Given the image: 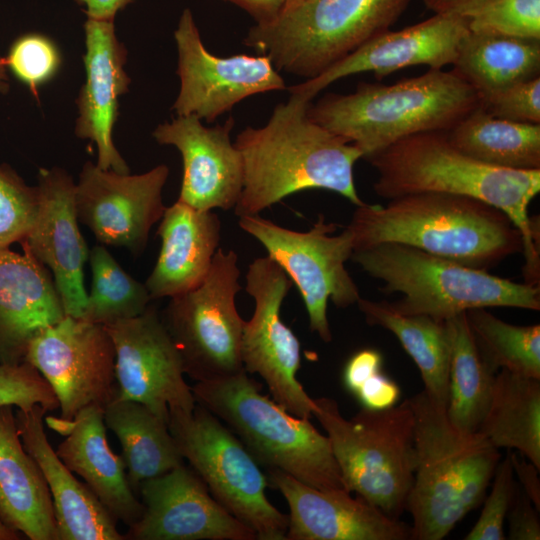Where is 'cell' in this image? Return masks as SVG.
<instances>
[{"label":"cell","mask_w":540,"mask_h":540,"mask_svg":"<svg viewBox=\"0 0 540 540\" xmlns=\"http://www.w3.org/2000/svg\"><path fill=\"white\" fill-rule=\"evenodd\" d=\"M508 453L514 474L517 476L523 492L540 512V469L520 453L511 451Z\"/></svg>","instance_id":"46"},{"label":"cell","mask_w":540,"mask_h":540,"mask_svg":"<svg viewBox=\"0 0 540 540\" xmlns=\"http://www.w3.org/2000/svg\"><path fill=\"white\" fill-rule=\"evenodd\" d=\"M0 520L30 540H58L51 494L24 448L13 406H0Z\"/></svg>","instance_id":"28"},{"label":"cell","mask_w":540,"mask_h":540,"mask_svg":"<svg viewBox=\"0 0 540 540\" xmlns=\"http://www.w3.org/2000/svg\"><path fill=\"white\" fill-rule=\"evenodd\" d=\"M45 421L65 437L55 452L66 467L84 480L116 521L128 527L137 521L143 505L133 493L122 457L107 441L104 409L89 406L71 420L47 417Z\"/></svg>","instance_id":"24"},{"label":"cell","mask_w":540,"mask_h":540,"mask_svg":"<svg viewBox=\"0 0 540 540\" xmlns=\"http://www.w3.org/2000/svg\"><path fill=\"white\" fill-rule=\"evenodd\" d=\"M479 432L540 469V379L499 370Z\"/></svg>","instance_id":"32"},{"label":"cell","mask_w":540,"mask_h":540,"mask_svg":"<svg viewBox=\"0 0 540 540\" xmlns=\"http://www.w3.org/2000/svg\"><path fill=\"white\" fill-rule=\"evenodd\" d=\"M434 13H462L481 0H421Z\"/></svg>","instance_id":"49"},{"label":"cell","mask_w":540,"mask_h":540,"mask_svg":"<svg viewBox=\"0 0 540 540\" xmlns=\"http://www.w3.org/2000/svg\"><path fill=\"white\" fill-rule=\"evenodd\" d=\"M476 347L488 368L540 379V325L507 323L487 308L465 312Z\"/></svg>","instance_id":"35"},{"label":"cell","mask_w":540,"mask_h":540,"mask_svg":"<svg viewBox=\"0 0 540 540\" xmlns=\"http://www.w3.org/2000/svg\"><path fill=\"white\" fill-rule=\"evenodd\" d=\"M353 395L362 408L384 410L397 404L401 391L399 385L381 370L367 377Z\"/></svg>","instance_id":"44"},{"label":"cell","mask_w":540,"mask_h":540,"mask_svg":"<svg viewBox=\"0 0 540 540\" xmlns=\"http://www.w3.org/2000/svg\"><path fill=\"white\" fill-rule=\"evenodd\" d=\"M84 32L85 81L76 100L75 134L96 144L100 169L128 174L129 167L112 139L118 99L131 82L124 68L127 50L116 36L114 21L87 18Z\"/></svg>","instance_id":"23"},{"label":"cell","mask_w":540,"mask_h":540,"mask_svg":"<svg viewBox=\"0 0 540 540\" xmlns=\"http://www.w3.org/2000/svg\"><path fill=\"white\" fill-rule=\"evenodd\" d=\"M65 316L46 267L26 250L0 249V364L24 361L30 340Z\"/></svg>","instance_id":"26"},{"label":"cell","mask_w":540,"mask_h":540,"mask_svg":"<svg viewBox=\"0 0 540 540\" xmlns=\"http://www.w3.org/2000/svg\"><path fill=\"white\" fill-rule=\"evenodd\" d=\"M36 187V215L20 244L52 271L65 314L81 318L87 300L84 265L89 253L78 227L75 183L61 168H40Z\"/></svg>","instance_id":"19"},{"label":"cell","mask_w":540,"mask_h":540,"mask_svg":"<svg viewBox=\"0 0 540 540\" xmlns=\"http://www.w3.org/2000/svg\"><path fill=\"white\" fill-rule=\"evenodd\" d=\"M191 390L196 403L223 422L258 463L317 489L348 491L327 435L262 394L247 372L195 382Z\"/></svg>","instance_id":"6"},{"label":"cell","mask_w":540,"mask_h":540,"mask_svg":"<svg viewBox=\"0 0 540 540\" xmlns=\"http://www.w3.org/2000/svg\"><path fill=\"white\" fill-rule=\"evenodd\" d=\"M239 227L257 239L298 288L312 332L326 343L332 340L327 317L328 301L346 308L360 299L357 285L345 267L353 253L346 227L337 235L335 223L322 214L306 232L291 230L258 215L241 216Z\"/></svg>","instance_id":"12"},{"label":"cell","mask_w":540,"mask_h":540,"mask_svg":"<svg viewBox=\"0 0 540 540\" xmlns=\"http://www.w3.org/2000/svg\"><path fill=\"white\" fill-rule=\"evenodd\" d=\"M9 90V79L7 75V65L5 58L0 56V93H6Z\"/></svg>","instance_id":"50"},{"label":"cell","mask_w":540,"mask_h":540,"mask_svg":"<svg viewBox=\"0 0 540 540\" xmlns=\"http://www.w3.org/2000/svg\"><path fill=\"white\" fill-rule=\"evenodd\" d=\"M493 484L481 514L465 540H505L504 522L512 503L516 485L509 453L499 461Z\"/></svg>","instance_id":"41"},{"label":"cell","mask_w":540,"mask_h":540,"mask_svg":"<svg viewBox=\"0 0 540 540\" xmlns=\"http://www.w3.org/2000/svg\"><path fill=\"white\" fill-rule=\"evenodd\" d=\"M134 0H75L89 19L114 21L115 15Z\"/></svg>","instance_id":"48"},{"label":"cell","mask_w":540,"mask_h":540,"mask_svg":"<svg viewBox=\"0 0 540 540\" xmlns=\"http://www.w3.org/2000/svg\"><path fill=\"white\" fill-rule=\"evenodd\" d=\"M104 421L121 444V457L133 489L184 464L168 420L146 405L115 397L104 409Z\"/></svg>","instance_id":"30"},{"label":"cell","mask_w":540,"mask_h":540,"mask_svg":"<svg viewBox=\"0 0 540 540\" xmlns=\"http://www.w3.org/2000/svg\"><path fill=\"white\" fill-rule=\"evenodd\" d=\"M143 511L128 528L132 540H253L256 534L209 492L184 464L139 485Z\"/></svg>","instance_id":"18"},{"label":"cell","mask_w":540,"mask_h":540,"mask_svg":"<svg viewBox=\"0 0 540 540\" xmlns=\"http://www.w3.org/2000/svg\"><path fill=\"white\" fill-rule=\"evenodd\" d=\"M157 234L161 249L145 283L152 300L172 298L198 287L208 275L219 248L218 215L177 200L165 208Z\"/></svg>","instance_id":"27"},{"label":"cell","mask_w":540,"mask_h":540,"mask_svg":"<svg viewBox=\"0 0 540 540\" xmlns=\"http://www.w3.org/2000/svg\"><path fill=\"white\" fill-rule=\"evenodd\" d=\"M105 327L115 349L117 398L140 402L167 420L169 412L194 409L180 354L154 306Z\"/></svg>","instance_id":"16"},{"label":"cell","mask_w":540,"mask_h":540,"mask_svg":"<svg viewBox=\"0 0 540 540\" xmlns=\"http://www.w3.org/2000/svg\"><path fill=\"white\" fill-rule=\"evenodd\" d=\"M479 105L475 90L452 71L429 69L391 85L360 82L352 93L326 94L308 115L367 159L410 135L449 131Z\"/></svg>","instance_id":"4"},{"label":"cell","mask_w":540,"mask_h":540,"mask_svg":"<svg viewBox=\"0 0 540 540\" xmlns=\"http://www.w3.org/2000/svg\"><path fill=\"white\" fill-rule=\"evenodd\" d=\"M480 106L497 118L540 124V76L509 87Z\"/></svg>","instance_id":"42"},{"label":"cell","mask_w":540,"mask_h":540,"mask_svg":"<svg viewBox=\"0 0 540 540\" xmlns=\"http://www.w3.org/2000/svg\"><path fill=\"white\" fill-rule=\"evenodd\" d=\"M6 60L7 67L32 93L54 76L60 65L55 44L46 36L26 34L12 44Z\"/></svg>","instance_id":"39"},{"label":"cell","mask_w":540,"mask_h":540,"mask_svg":"<svg viewBox=\"0 0 540 540\" xmlns=\"http://www.w3.org/2000/svg\"><path fill=\"white\" fill-rule=\"evenodd\" d=\"M451 343L448 402L450 423L465 433L479 431L487 412L496 373L483 361L465 312L446 321Z\"/></svg>","instance_id":"34"},{"label":"cell","mask_w":540,"mask_h":540,"mask_svg":"<svg viewBox=\"0 0 540 540\" xmlns=\"http://www.w3.org/2000/svg\"><path fill=\"white\" fill-rule=\"evenodd\" d=\"M350 259L380 280L382 291L403 295L389 303L402 314H423L445 322L473 308L540 310L539 286L517 283L409 245L380 243L354 250Z\"/></svg>","instance_id":"7"},{"label":"cell","mask_w":540,"mask_h":540,"mask_svg":"<svg viewBox=\"0 0 540 540\" xmlns=\"http://www.w3.org/2000/svg\"><path fill=\"white\" fill-rule=\"evenodd\" d=\"M46 412L37 404L17 408L15 417L24 448L41 469L51 494L58 540H124L117 521L51 447L44 430Z\"/></svg>","instance_id":"25"},{"label":"cell","mask_w":540,"mask_h":540,"mask_svg":"<svg viewBox=\"0 0 540 540\" xmlns=\"http://www.w3.org/2000/svg\"><path fill=\"white\" fill-rule=\"evenodd\" d=\"M92 282L81 319L109 325L142 314L152 300L145 284L126 273L103 245L90 254Z\"/></svg>","instance_id":"36"},{"label":"cell","mask_w":540,"mask_h":540,"mask_svg":"<svg viewBox=\"0 0 540 540\" xmlns=\"http://www.w3.org/2000/svg\"><path fill=\"white\" fill-rule=\"evenodd\" d=\"M371 326L392 332L415 362L424 383V392L446 409L449 389L451 343L446 321L423 314H402L389 302L361 298L356 303Z\"/></svg>","instance_id":"31"},{"label":"cell","mask_w":540,"mask_h":540,"mask_svg":"<svg viewBox=\"0 0 540 540\" xmlns=\"http://www.w3.org/2000/svg\"><path fill=\"white\" fill-rule=\"evenodd\" d=\"M347 228L353 251L401 243L486 271L524 249L523 236L506 213L476 198L449 193L409 194L385 206L363 203L356 206Z\"/></svg>","instance_id":"3"},{"label":"cell","mask_w":540,"mask_h":540,"mask_svg":"<svg viewBox=\"0 0 540 540\" xmlns=\"http://www.w3.org/2000/svg\"><path fill=\"white\" fill-rule=\"evenodd\" d=\"M168 174L164 164L130 175L86 162L75 184L78 220L101 244L141 254L151 228L165 211L162 190Z\"/></svg>","instance_id":"17"},{"label":"cell","mask_w":540,"mask_h":540,"mask_svg":"<svg viewBox=\"0 0 540 540\" xmlns=\"http://www.w3.org/2000/svg\"><path fill=\"white\" fill-rule=\"evenodd\" d=\"M311 100L291 94L268 122L247 127L236 137L244 170L235 214L258 215L283 198L309 189L336 192L355 206L364 202L354 183L362 152L308 115Z\"/></svg>","instance_id":"1"},{"label":"cell","mask_w":540,"mask_h":540,"mask_svg":"<svg viewBox=\"0 0 540 540\" xmlns=\"http://www.w3.org/2000/svg\"><path fill=\"white\" fill-rule=\"evenodd\" d=\"M233 117L206 127L194 115L177 116L152 135L181 153L183 178L178 200L198 210H229L237 204L244 179L243 161L231 142Z\"/></svg>","instance_id":"21"},{"label":"cell","mask_w":540,"mask_h":540,"mask_svg":"<svg viewBox=\"0 0 540 540\" xmlns=\"http://www.w3.org/2000/svg\"><path fill=\"white\" fill-rule=\"evenodd\" d=\"M446 132L410 135L368 157L378 173L375 193L389 200L424 192L457 194L500 209L523 236L525 283L539 285V223L529 216V205L540 192V169L481 163L457 150Z\"/></svg>","instance_id":"2"},{"label":"cell","mask_w":540,"mask_h":540,"mask_svg":"<svg viewBox=\"0 0 540 540\" xmlns=\"http://www.w3.org/2000/svg\"><path fill=\"white\" fill-rule=\"evenodd\" d=\"M231 2L246 12L255 20L256 24L267 23L273 20L283 10L287 0H225Z\"/></svg>","instance_id":"47"},{"label":"cell","mask_w":540,"mask_h":540,"mask_svg":"<svg viewBox=\"0 0 540 540\" xmlns=\"http://www.w3.org/2000/svg\"><path fill=\"white\" fill-rule=\"evenodd\" d=\"M414 414L416 466L406 509L412 540H441L484 499L500 452L481 432L465 433L423 391Z\"/></svg>","instance_id":"5"},{"label":"cell","mask_w":540,"mask_h":540,"mask_svg":"<svg viewBox=\"0 0 540 540\" xmlns=\"http://www.w3.org/2000/svg\"><path fill=\"white\" fill-rule=\"evenodd\" d=\"M37 206V187L28 186L12 169L0 166V249L25 238Z\"/></svg>","instance_id":"38"},{"label":"cell","mask_w":540,"mask_h":540,"mask_svg":"<svg viewBox=\"0 0 540 540\" xmlns=\"http://www.w3.org/2000/svg\"><path fill=\"white\" fill-rule=\"evenodd\" d=\"M460 14L470 31L540 39V0H481Z\"/></svg>","instance_id":"37"},{"label":"cell","mask_w":540,"mask_h":540,"mask_svg":"<svg viewBox=\"0 0 540 540\" xmlns=\"http://www.w3.org/2000/svg\"><path fill=\"white\" fill-rule=\"evenodd\" d=\"M463 154L490 166L540 169V124L497 118L480 105L446 132Z\"/></svg>","instance_id":"33"},{"label":"cell","mask_w":540,"mask_h":540,"mask_svg":"<svg viewBox=\"0 0 540 540\" xmlns=\"http://www.w3.org/2000/svg\"><path fill=\"white\" fill-rule=\"evenodd\" d=\"M290 1H292V0H287V2H286V3L290 2ZM285 5H286V4H285Z\"/></svg>","instance_id":"52"},{"label":"cell","mask_w":540,"mask_h":540,"mask_svg":"<svg viewBox=\"0 0 540 540\" xmlns=\"http://www.w3.org/2000/svg\"><path fill=\"white\" fill-rule=\"evenodd\" d=\"M19 538V534L10 528H8L1 520H0V540H15Z\"/></svg>","instance_id":"51"},{"label":"cell","mask_w":540,"mask_h":540,"mask_svg":"<svg viewBox=\"0 0 540 540\" xmlns=\"http://www.w3.org/2000/svg\"><path fill=\"white\" fill-rule=\"evenodd\" d=\"M468 32L467 21L461 14L435 13L399 31L380 33L320 75L287 89L312 100L332 82L361 72H373L381 80L414 65L442 69L453 64Z\"/></svg>","instance_id":"20"},{"label":"cell","mask_w":540,"mask_h":540,"mask_svg":"<svg viewBox=\"0 0 540 540\" xmlns=\"http://www.w3.org/2000/svg\"><path fill=\"white\" fill-rule=\"evenodd\" d=\"M239 278L237 254L218 248L204 281L170 298L161 315L185 374L195 382L246 372L241 359L245 321L235 304Z\"/></svg>","instance_id":"11"},{"label":"cell","mask_w":540,"mask_h":540,"mask_svg":"<svg viewBox=\"0 0 540 540\" xmlns=\"http://www.w3.org/2000/svg\"><path fill=\"white\" fill-rule=\"evenodd\" d=\"M174 38L180 89L172 108L177 116L194 115L211 123L249 96L287 89L266 55L210 53L189 9L182 12Z\"/></svg>","instance_id":"15"},{"label":"cell","mask_w":540,"mask_h":540,"mask_svg":"<svg viewBox=\"0 0 540 540\" xmlns=\"http://www.w3.org/2000/svg\"><path fill=\"white\" fill-rule=\"evenodd\" d=\"M268 484L287 501L286 540H412V526L345 490H321L274 468Z\"/></svg>","instance_id":"22"},{"label":"cell","mask_w":540,"mask_h":540,"mask_svg":"<svg viewBox=\"0 0 540 540\" xmlns=\"http://www.w3.org/2000/svg\"><path fill=\"white\" fill-rule=\"evenodd\" d=\"M452 66L451 71L475 90L481 103L540 76V39L469 30Z\"/></svg>","instance_id":"29"},{"label":"cell","mask_w":540,"mask_h":540,"mask_svg":"<svg viewBox=\"0 0 540 540\" xmlns=\"http://www.w3.org/2000/svg\"><path fill=\"white\" fill-rule=\"evenodd\" d=\"M176 446L211 495L260 540H285L289 517L267 499V476L241 440L196 403L191 412H169Z\"/></svg>","instance_id":"10"},{"label":"cell","mask_w":540,"mask_h":540,"mask_svg":"<svg viewBox=\"0 0 540 540\" xmlns=\"http://www.w3.org/2000/svg\"><path fill=\"white\" fill-rule=\"evenodd\" d=\"M382 367L383 358L379 351L371 348L359 350L344 366L343 384L353 394L367 377L381 371Z\"/></svg>","instance_id":"45"},{"label":"cell","mask_w":540,"mask_h":540,"mask_svg":"<svg viewBox=\"0 0 540 540\" xmlns=\"http://www.w3.org/2000/svg\"><path fill=\"white\" fill-rule=\"evenodd\" d=\"M24 361L53 389L61 418L82 409H103L116 397L115 349L106 327L66 315L29 342Z\"/></svg>","instance_id":"14"},{"label":"cell","mask_w":540,"mask_h":540,"mask_svg":"<svg viewBox=\"0 0 540 540\" xmlns=\"http://www.w3.org/2000/svg\"><path fill=\"white\" fill-rule=\"evenodd\" d=\"M508 537L510 540H539V511L529 500L523 490H515L514 497L507 513Z\"/></svg>","instance_id":"43"},{"label":"cell","mask_w":540,"mask_h":540,"mask_svg":"<svg viewBox=\"0 0 540 540\" xmlns=\"http://www.w3.org/2000/svg\"><path fill=\"white\" fill-rule=\"evenodd\" d=\"M314 403L313 416L326 431L347 490L399 519L416 466L409 400L384 410L362 408L350 419L332 398H316Z\"/></svg>","instance_id":"9"},{"label":"cell","mask_w":540,"mask_h":540,"mask_svg":"<svg viewBox=\"0 0 540 540\" xmlns=\"http://www.w3.org/2000/svg\"><path fill=\"white\" fill-rule=\"evenodd\" d=\"M37 404L47 412L59 408L53 389L40 372L27 361L0 364V406L25 410Z\"/></svg>","instance_id":"40"},{"label":"cell","mask_w":540,"mask_h":540,"mask_svg":"<svg viewBox=\"0 0 540 540\" xmlns=\"http://www.w3.org/2000/svg\"><path fill=\"white\" fill-rule=\"evenodd\" d=\"M410 0H292L277 17L255 24L244 45L278 71L314 78L383 33Z\"/></svg>","instance_id":"8"},{"label":"cell","mask_w":540,"mask_h":540,"mask_svg":"<svg viewBox=\"0 0 540 540\" xmlns=\"http://www.w3.org/2000/svg\"><path fill=\"white\" fill-rule=\"evenodd\" d=\"M292 284L270 257L251 262L245 289L254 299L255 308L251 319L244 324L241 359L246 372L262 377L274 401L291 414L310 419L315 409L314 399L297 379L300 342L280 316Z\"/></svg>","instance_id":"13"}]
</instances>
